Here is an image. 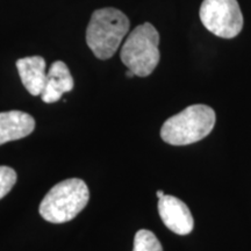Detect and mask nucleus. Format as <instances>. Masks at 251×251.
I'll return each mask as SVG.
<instances>
[{
  "mask_svg": "<svg viewBox=\"0 0 251 251\" xmlns=\"http://www.w3.org/2000/svg\"><path fill=\"white\" fill-rule=\"evenodd\" d=\"M129 19L117 8L106 7L93 12L86 29V43L97 58L114 56L129 30Z\"/></svg>",
  "mask_w": 251,
  "mask_h": 251,
  "instance_id": "obj_1",
  "label": "nucleus"
},
{
  "mask_svg": "<svg viewBox=\"0 0 251 251\" xmlns=\"http://www.w3.org/2000/svg\"><path fill=\"white\" fill-rule=\"evenodd\" d=\"M90 200L86 183L79 178H70L56 184L40 203V214L51 224L71 221L85 208Z\"/></svg>",
  "mask_w": 251,
  "mask_h": 251,
  "instance_id": "obj_2",
  "label": "nucleus"
},
{
  "mask_svg": "<svg viewBox=\"0 0 251 251\" xmlns=\"http://www.w3.org/2000/svg\"><path fill=\"white\" fill-rule=\"evenodd\" d=\"M215 121V112L209 106L201 103L188 106L163 124L161 137L171 146L196 143L209 135Z\"/></svg>",
  "mask_w": 251,
  "mask_h": 251,
  "instance_id": "obj_3",
  "label": "nucleus"
},
{
  "mask_svg": "<svg viewBox=\"0 0 251 251\" xmlns=\"http://www.w3.org/2000/svg\"><path fill=\"white\" fill-rule=\"evenodd\" d=\"M159 34L151 24L140 25L128 35L120 57L135 76L148 77L159 63Z\"/></svg>",
  "mask_w": 251,
  "mask_h": 251,
  "instance_id": "obj_4",
  "label": "nucleus"
},
{
  "mask_svg": "<svg viewBox=\"0 0 251 251\" xmlns=\"http://www.w3.org/2000/svg\"><path fill=\"white\" fill-rule=\"evenodd\" d=\"M199 14L207 30L222 39H234L243 28L237 0H203Z\"/></svg>",
  "mask_w": 251,
  "mask_h": 251,
  "instance_id": "obj_5",
  "label": "nucleus"
},
{
  "mask_svg": "<svg viewBox=\"0 0 251 251\" xmlns=\"http://www.w3.org/2000/svg\"><path fill=\"white\" fill-rule=\"evenodd\" d=\"M158 213L163 224L175 234L187 235L193 230V216L186 203L178 198L166 194L159 198Z\"/></svg>",
  "mask_w": 251,
  "mask_h": 251,
  "instance_id": "obj_6",
  "label": "nucleus"
},
{
  "mask_svg": "<svg viewBox=\"0 0 251 251\" xmlns=\"http://www.w3.org/2000/svg\"><path fill=\"white\" fill-rule=\"evenodd\" d=\"M35 129V120L28 113L9 111L0 113V146L28 136Z\"/></svg>",
  "mask_w": 251,
  "mask_h": 251,
  "instance_id": "obj_7",
  "label": "nucleus"
},
{
  "mask_svg": "<svg viewBox=\"0 0 251 251\" xmlns=\"http://www.w3.org/2000/svg\"><path fill=\"white\" fill-rule=\"evenodd\" d=\"M74 89V78L64 62L56 61L51 64L47 74L46 86L41 98L47 103L58 101L64 93Z\"/></svg>",
  "mask_w": 251,
  "mask_h": 251,
  "instance_id": "obj_8",
  "label": "nucleus"
},
{
  "mask_svg": "<svg viewBox=\"0 0 251 251\" xmlns=\"http://www.w3.org/2000/svg\"><path fill=\"white\" fill-rule=\"evenodd\" d=\"M17 69L24 86L31 96H41L45 90L47 74L46 61L41 56L18 59Z\"/></svg>",
  "mask_w": 251,
  "mask_h": 251,
  "instance_id": "obj_9",
  "label": "nucleus"
},
{
  "mask_svg": "<svg viewBox=\"0 0 251 251\" xmlns=\"http://www.w3.org/2000/svg\"><path fill=\"white\" fill-rule=\"evenodd\" d=\"M133 251H163V248L152 231L141 229L135 234Z\"/></svg>",
  "mask_w": 251,
  "mask_h": 251,
  "instance_id": "obj_10",
  "label": "nucleus"
},
{
  "mask_svg": "<svg viewBox=\"0 0 251 251\" xmlns=\"http://www.w3.org/2000/svg\"><path fill=\"white\" fill-rule=\"evenodd\" d=\"M17 183V172L9 166H0V200L4 198Z\"/></svg>",
  "mask_w": 251,
  "mask_h": 251,
  "instance_id": "obj_11",
  "label": "nucleus"
},
{
  "mask_svg": "<svg viewBox=\"0 0 251 251\" xmlns=\"http://www.w3.org/2000/svg\"><path fill=\"white\" fill-rule=\"evenodd\" d=\"M126 76H127L128 78H133L134 76H135V74L133 71H130V70H128L127 71V74H126Z\"/></svg>",
  "mask_w": 251,
  "mask_h": 251,
  "instance_id": "obj_12",
  "label": "nucleus"
},
{
  "mask_svg": "<svg viewBox=\"0 0 251 251\" xmlns=\"http://www.w3.org/2000/svg\"><path fill=\"white\" fill-rule=\"evenodd\" d=\"M157 198H158V199H159V198H162L163 196H164V192H163V191H161V190H159V191H157Z\"/></svg>",
  "mask_w": 251,
  "mask_h": 251,
  "instance_id": "obj_13",
  "label": "nucleus"
}]
</instances>
